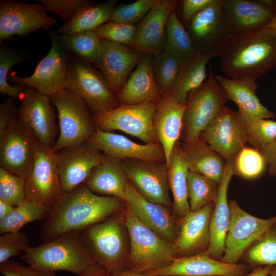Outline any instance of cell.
<instances>
[{"label":"cell","mask_w":276,"mask_h":276,"mask_svg":"<svg viewBox=\"0 0 276 276\" xmlns=\"http://www.w3.org/2000/svg\"><path fill=\"white\" fill-rule=\"evenodd\" d=\"M126 206L123 200L96 194L83 183L62 195L52 206L41 226V238L47 242L66 233L80 232L124 211Z\"/></svg>","instance_id":"1"},{"label":"cell","mask_w":276,"mask_h":276,"mask_svg":"<svg viewBox=\"0 0 276 276\" xmlns=\"http://www.w3.org/2000/svg\"><path fill=\"white\" fill-rule=\"evenodd\" d=\"M218 57L226 77L256 81L276 67V37L263 29L231 35Z\"/></svg>","instance_id":"2"},{"label":"cell","mask_w":276,"mask_h":276,"mask_svg":"<svg viewBox=\"0 0 276 276\" xmlns=\"http://www.w3.org/2000/svg\"><path fill=\"white\" fill-rule=\"evenodd\" d=\"M21 259L42 271L65 270L84 276L101 267L85 245L80 232H71L27 248Z\"/></svg>","instance_id":"3"},{"label":"cell","mask_w":276,"mask_h":276,"mask_svg":"<svg viewBox=\"0 0 276 276\" xmlns=\"http://www.w3.org/2000/svg\"><path fill=\"white\" fill-rule=\"evenodd\" d=\"M123 212L111 215L80 231L88 250L109 273L127 268L130 240Z\"/></svg>","instance_id":"4"},{"label":"cell","mask_w":276,"mask_h":276,"mask_svg":"<svg viewBox=\"0 0 276 276\" xmlns=\"http://www.w3.org/2000/svg\"><path fill=\"white\" fill-rule=\"evenodd\" d=\"M123 213L130 240L127 268L146 272L171 264L175 258L173 244L143 223L127 205Z\"/></svg>","instance_id":"5"},{"label":"cell","mask_w":276,"mask_h":276,"mask_svg":"<svg viewBox=\"0 0 276 276\" xmlns=\"http://www.w3.org/2000/svg\"><path fill=\"white\" fill-rule=\"evenodd\" d=\"M208 77L203 84L188 95L181 134L184 142L199 139L202 132L225 107L228 100L217 81L211 65Z\"/></svg>","instance_id":"6"},{"label":"cell","mask_w":276,"mask_h":276,"mask_svg":"<svg viewBox=\"0 0 276 276\" xmlns=\"http://www.w3.org/2000/svg\"><path fill=\"white\" fill-rule=\"evenodd\" d=\"M50 98L59 121V135L53 150L56 153L65 147L87 142L96 127L85 102L65 89Z\"/></svg>","instance_id":"7"},{"label":"cell","mask_w":276,"mask_h":276,"mask_svg":"<svg viewBox=\"0 0 276 276\" xmlns=\"http://www.w3.org/2000/svg\"><path fill=\"white\" fill-rule=\"evenodd\" d=\"M64 89L81 98L94 114L118 107L105 77L78 57L69 59Z\"/></svg>","instance_id":"8"},{"label":"cell","mask_w":276,"mask_h":276,"mask_svg":"<svg viewBox=\"0 0 276 276\" xmlns=\"http://www.w3.org/2000/svg\"><path fill=\"white\" fill-rule=\"evenodd\" d=\"M52 47L49 53L38 62L33 73L22 77L12 72L8 79L17 85L34 88L50 97L64 89L67 74L69 53L60 34L50 32Z\"/></svg>","instance_id":"9"},{"label":"cell","mask_w":276,"mask_h":276,"mask_svg":"<svg viewBox=\"0 0 276 276\" xmlns=\"http://www.w3.org/2000/svg\"><path fill=\"white\" fill-rule=\"evenodd\" d=\"M155 102L118 106L94 114L96 127L110 132L120 130L135 136L145 144L155 143Z\"/></svg>","instance_id":"10"},{"label":"cell","mask_w":276,"mask_h":276,"mask_svg":"<svg viewBox=\"0 0 276 276\" xmlns=\"http://www.w3.org/2000/svg\"><path fill=\"white\" fill-rule=\"evenodd\" d=\"M27 199L53 206L62 195L61 181L53 148L38 143L32 169L26 179Z\"/></svg>","instance_id":"11"},{"label":"cell","mask_w":276,"mask_h":276,"mask_svg":"<svg viewBox=\"0 0 276 276\" xmlns=\"http://www.w3.org/2000/svg\"><path fill=\"white\" fill-rule=\"evenodd\" d=\"M229 206L230 221L221 261L237 264L251 244L269 227L276 224V217L257 218L242 209L235 200H230Z\"/></svg>","instance_id":"12"},{"label":"cell","mask_w":276,"mask_h":276,"mask_svg":"<svg viewBox=\"0 0 276 276\" xmlns=\"http://www.w3.org/2000/svg\"><path fill=\"white\" fill-rule=\"evenodd\" d=\"M43 5L20 1H0V42L14 36L22 37L39 29L48 30L57 19L47 14Z\"/></svg>","instance_id":"13"},{"label":"cell","mask_w":276,"mask_h":276,"mask_svg":"<svg viewBox=\"0 0 276 276\" xmlns=\"http://www.w3.org/2000/svg\"><path fill=\"white\" fill-rule=\"evenodd\" d=\"M199 139L232 165L247 143L245 125L238 112L226 107L202 132Z\"/></svg>","instance_id":"14"},{"label":"cell","mask_w":276,"mask_h":276,"mask_svg":"<svg viewBox=\"0 0 276 276\" xmlns=\"http://www.w3.org/2000/svg\"><path fill=\"white\" fill-rule=\"evenodd\" d=\"M19 100L18 118L33 131L39 143L53 148L58 130L51 98L25 86Z\"/></svg>","instance_id":"15"},{"label":"cell","mask_w":276,"mask_h":276,"mask_svg":"<svg viewBox=\"0 0 276 276\" xmlns=\"http://www.w3.org/2000/svg\"><path fill=\"white\" fill-rule=\"evenodd\" d=\"M191 36L198 52L221 50L232 35L222 5V0H214L189 20Z\"/></svg>","instance_id":"16"},{"label":"cell","mask_w":276,"mask_h":276,"mask_svg":"<svg viewBox=\"0 0 276 276\" xmlns=\"http://www.w3.org/2000/svg\"><path fill=\"white\" fill-rule=\"evenodd\" d=\"M38 143L33 131L18 118L0 138V167L26 179Z\"/></svg>","instance_id":"17"},{"label":"cell","mask_w":276,"mask_h":276,"mask_svg":"<svg viewBox=\"0 0 276 276\" xmlns=\"http://www.w3.org/2000/svg\"><path fill=\"white\" fill-rule=\"evenodd\" d=\"M121 162L128 180L142 197L172 210V201L169 194L166 164L134 159H126Z\"/></svg>","instance_id":"18"},{"label":"cell","mask_w":276,"mask_h":276,"mask_svg":"<svg viewBox=\"0 0 276 276\" xmlns=\"http://www.w3.org/2000/svg\"><path fill=\"white\" fill-rule=\"evenodd\" d=\"M56 155L62 195L83 184L104 157L87 142L65 147Z\"/></svg>","instance_id":"19"},{"label":"cell","mask_w":276,"mask_h":276,"mask_svg":"<svg viewBox=\"0 0 276 276\" xmlns=\"http://www.w3.org/2000/svg\"><path fill=\"white\" fill-rule=\"evenodd\" d=\"M232 35L263 29L276 12V1L222 0Z\"/></svg>","instance_id":"20"},{"label":"cell","mask_w":276,"mask_h":276,"mask_svg":"<svg viewBox=\"0 0 276 276\" xmlns=\"http://www.w3.org/2000/svg\"><path fill=\"white\" fill-rule=\"evenodd\" d=\"M125 202L143 223L167 241L174 243L179 224V219L175 217L171 209L145 199L128 180Z\"/></svg>","instance_id":"21"},{"label":"cell","mask_w":276,"mask_h":276,"mask_svg":"<svg viewBox=\"0 0 276 276\" xmlns=\"http://www.w3.org/2000/svg\"><path fill=\"white\" fill-rule=\"evenodd\" d=\"M214 203L193 212L179 220V232L173 243L175 258L205 252L210 242V220Z\"/></svg>","instance_id":"22"},{"label":"cell","mask_w":276,"mask_h":276,"mask_svg":"<svg viewBox=\"0 0 276 276\" xmlns=\"http://www.w3.org/2000/svg\"><path fill=\"white\" fill-rule=\"evenodd\" d=\"M251 270L243 264L224 263L203 252L175 258L169 265L146 272L154 276H244Z\"/></svg>","instance_id":"23"},{"label":"cell","mask_w":276,"mask_h":276,"mask_svg":"<svg viewBox=\"0 0 276 276\" xmlns=\"http://www.w3.org/2000/svg\"><path fill=\"white\" fill-rule=\"evenodd\" d=\"M87 142L103 154L121 160L134 159L157 163L165 158L162 146L155 142L138 144L122 135L97 127Z\"/></svg>","instance_id":"24"},{"label":"cell","mask_w":276,"mask_h":276,"mask_svg":"<svg viewBox=\"0 0 276 276\" xmlns=\"http://www.w3.org/2000/svg\"><path fill=\"white\" fill-rule=\"evenodd\" d=\"M102 51L95 66L101 70L114 94H118L127 81L132 68L138 64L141 53L126 45L101 39Z\"/></svg>","instance_id":"25"},{"label":"cell","mask_w":276,"mask_h":276,"mask_svg":"<svg viewBox=\"0 0 276 276\" xmlns=\"http://www.w3.org/2000/svg\"><path fill=\"white\" fill-rule=\"evenodd\" d=\"M177 3L159 0L150 9L137 28L136 38L131 45L135 51L145 54L158 53L165 42L168 17Z\"/></svg>","instance_id":"26"},{"label":"cell","mask_w":276,"mask_h":276,"mask_svg":"<svg viewBox=\"0 0 276 276\" xmlns=\"http://www.w3.org/2000/svg\"><path fill=\"white\" fill-rule=\"evenodd\" d=\"M215 77L228 99L237 105L244 125L258 119L274 118V113L263 105L258 97L256 81L234 79L220 75H215Z\"/></svg>","instance_id":"27"},{"label":"cell","mask_w":276,"mask_h":276,"mask_svg":"<svg viewBox=\"0 0 276 276\" xmlns=\"http://www.w3.org/2000/svg\"><path fill=\"white\" fill-rule=\"evenodd\" d=\"M187 105L179 104L169 94L156 105L154 127L156 137L162 147L166 165H169L172 151L181 134Z\"/></svg>","instance_id":"28"},{"label":"cell","mask_w":276,"mask_h":276,"mask_svg":"<svg viewBox=\"0 0 276 276\" xmlns=\"http://www.w3.org/2000/svg\"><path fill=\"white\" fill-rule=\"evenodd\" d=\"M235 172L233 165L226 162L225 171L220 184L217 198L210 220V242L205 252L209 257L221 261L225 248V239L230 221L227 191Z\"/></svg>","instance_id":"29"},{"label":"cell","mask_w":276,"mask_h":276,"mask_svg":"<svg viewBox=\"0 0 276 276\" xmlns=\"http://www.w3.org/2000/svg\"><path fill=\"white\" fill-rule=\"evenodd\" d=\"M128 179L121 160L104 154L83 184L94 193L113 196L125 201Z\"/></svg>","instance_id":"30"},{"label":"cell","mask_w":276,"mask_h":276,"mask_svg":"<svg viewBox=\"0 0 276 276\" xmlns=\"http://www.w3.org/2000/svg\"><path fill=\"white\" fill-rule=\"evenodd\" d=\"M152 54L142 57L135 70L117 94L118 101L123 105L155 102L159 97L153 76Z\"/></svg>","instance_id":"31"},{"label":"cell","mask_w":276,"mask_h":276,"mask_svg":"<svg viewBox=\"0 0 276 276\" xmlns=\"http://www.w3.org/2000/svg\"><path fill=\"white\" fill-rule=\"evenodd\" d=\"M188 163L189 171L203 175L220 183L226 161L204 141L199 139L180 145Z\"/></svg>","instance_id":"32"},{"label":"cell","mask_w":276,"mask_h":276,"mask_svg":"<svg viewBox=\"0 0 276 276\" xmlns=\"http://www.w3.org/2000/svg\"><path fill=\"white\" fill-rule=\"evenodd\" d=\"M218 57L214 52H198L192 58L182 63L176 80L169 95L179 104L186 105L188 95L206 79V66L212 58Z\"/></svg>","instance_id":"33"},{"label":"cell","mask_w":276,"mask_h":276,"mask_svg":"<svg viewBox=\"0 0 276 276\" xmlns=\"http://www.w3.org/2000/svg\"><path fill=\"white\" fill-rule=\"evenodd\" d=\"M169 188L173 197L172 212L180 219L190 212L188 194V163L180 145L177 142L167 167Z\"/></svg>","instance_id":"34"},{"label":"cell","mask_w":276,"mask_h":276,"mask_svg":"<svg viewBox=\"0 0 276 276\" xmlns=\"http://www.w3.org/2000/svg\"><path fill=\"white\" fill-rule=\"evenodd\" d=\"M116 2L110 0L97 4L91 3L83 7L70 21L59 28L57 32L62 35H72L94 31L110 20Z\"/></svg>","instance_id":"35"},{"label":"cell","mask_w":276,"mask_h":276,"mask_svg":"<svg viewBox=\"0 0 276 276\" xmlns=\"http://www.w3.org/2000/svg\"><path fill=\"white\" fill-rule=\"evenodd\" d=\"M164 44L165 51L183 62L192 58L198 53L191 36L185 29L174 10L167 20Z\"/></svg>","instance_id":"36"},{"label":"cell","mask_w":276,"mask_h":276,"mask_svg":"<svg viewBox=\"0 0 276 276\" xmlns=\"http://www.w3.org/2000/svg\"><path fill=\"white\" fill-rule=\"evenodd\" d=\"M239 263L251 269L276 266V224L269 227L246 250Z\"/></svg>","instance_id":"37"},{"label":"cell","mask_w":276,"mask_h":276,"mask_svg":"<svg viewBox=\"0 0 276 276\" xmlns=\"http://www.w3.org/2000/svg\"><path fill=\"white\" fill-rule=\"evenodd\" d=\"M52 208L27 199L22 204L15 206L8 216L0 220V233L20 231L24 226L30 222L44 221L49 216Z\"/></svg>","instance_id":"38"},{"label":"cell","mask_w":276,"mask_h":276,"mask_svg":"<svg viewBox=\"0 0 276 276\" xmlns=\"http://www.w3.org/2000/svg\"><path fill=\"white\" fill-rule=\"evenodd\" d=\"M67 50L77 57L89 63H96L102 51L101 39L94 31H88L72 35L60 34Z\"/></svg>","instance_id":"39"},{"label":"cell","mask_w":276,"mask_h":276,"mask_svg":"<svg viewBox=\"0 0 276 276\" xmlns=\"http://www.w3.org/2000/svg\"><path fill=\"white\" fill-rule=\"evenodd\" d=\"M187 184L190 212H193L215 202L220 183L203 175L189 171Z\"/></svg>","instance_id":"40"},{"label":"cell","mask_w":276,"mask_h":276,"mask_svg":"<svg viewBox=\"0 0 276 276\" xmlns=\"http://www.w3.org/2000/svg\"><path fill=\"white\" fill-rule=\"evenodd\" d=\"M27 53L16 49L10 48L3 42L0 45V93L7 95L14 100L19 99L23 93L25 86L12 85L8 82V73L15 64L26 62L29 59Z\"/></svg>","instance_id":"41"},{"label":"cell","mask_w":276,"mask_h":276,"mask_svg":"<svg viewBox=\"0 0 276 276\" xmlns=\"http://www.w3.org/2000/svg\"><path fill=\"white\" fill-rule=\"evenodd\" d=\"M182 63L177 57L165 51L155 54L153 72L156 85L159 91L169 94Z\"/></svg>","instance_id":"42"},{"label":"cell","mask_w":276,"mask_h":276,"mask_svg":"<svg viewBox=\"0 0 276 276\" xmlns=\"http://www.w3.org/2000/svg\"><path fill=\"white\" fill-rule=\"evenodd\" d=\"M266 164L265 159L259 151L246 146L237 155L233 165L235 175L250 179L261 175Z\"/></svg>","instance_id":"43"},{"label":"cell","mask_w":276,"mask_h":276,"mask_svg":"<svg viewBox=\"0 0 276 276\" xmlns=\"http://www.w3.org/2000/svg\"><path fill=\"white\" fill-rule=\"evenodd\" d=\"M0 200L13 206L27 200L26 179L0 167Z\"/></svg>","instance_id":"44"},{"label":"cell","mask_w":276,"mask_h":276,"mask_svg":"<svg viewBox=\"0 0 276 276\" xmlns=\"http://www.w3.org/2000/svg\"><path fill=\"white\" fill-rule=\"evenodd\" d=\"M247 143L259 151L276 140V121L258 119L245 124Z\"/></svg>","instance_id":"45"},{"label":"cell","mask_w":276,"mask_h":276,"mask_svg":"<svg viewBox=\"0 0 276 276\" xmlns=\"http://www.w3.org/2000/svg\"><path fill=\"white\" fill-rule=\"evenodd\" d=\"M159 0H138L132 3L116 6L110 20L114 22L134 25L142 20L150 9Z\"/></svg>","instance_id":"46"},{"label":"cell","mask_w":276,"mask_h":276,"mask_svg":"<svg viewBox=\"0 0 276 276\" xmlns=\"http://www.w3.org/2000/svg\"><path fill=\"white\" fill-rule=\"evenodd\" d=\"M94 31L101 38L125 45H131L136 35L134 25L108 21Z\"/></svg>","instance_id":"47"},{"label":"cell","mask_w":276,"mask_h":276,"mask_svg":"<svg viewBox=\"0 0 276 276\" xmlns=\"http://www.w3.org/2000/svg\"><path fill=\"white\" fill-rule=\"evenodd\" d=\"M29 247L28 238L20 231L2 234L0 236V264L21 255Z\"/></svg>","instance_id":"48"},{"label":"cell","mask_w":276,"mask_h":276,"mask_svg":"<svg viewBox=\"0 0 276 276\" xmlns=\"http://www.w3.org/2000/svg\"><path fill=\"white\" fill-rule=\"evenodd\" d=\"M47 11L59 15L63 24L70 21L83 7L91 2L87 0H40Z\"/></svg>","instance_id":"49"},{"label":"cell","mask_w":276,"mask_h":276,"mask_svg":"<svg viewBox=\"0 0 276 276\" xmlns=\"http://www.w3.org/2000/svg\"><path fill=\"white\" fill-rule=\"evenodd\" d=\"M0 272L4 276H56V272L45 271L31 266H24L15 261L8 260L0 264Z\"/></svg>","instance_id":"50"},{"label":"cell","mask_w":276,"mask_h":276,"mask_svg":"<svg viewBox=\"0 0 276 276\" xmlns=\"http://www.w3.org/2000/svg\"><path fill=\"white\" fill-rule=\"evenodd\" d=\"M18 119V108L14 104V100L7 97L0 104V138Z\"/></svg>","instance_id":"51"},{"label":"cell","mask_w":276,"mask_h":276,"mask_svg":"<svg viewBox=\"0 0 276 276\" xmlns=\"http://www.w3.org/2000/svg\"><path fill=\"white\" fill-rule=\"evenodd\" d=\"M214 0H183L181 2V12L184 18L190 20L197 12L209 6Z\"/></svg>","instance_id":"52"},{"label":"cell","mask_w":276,"mask_h":276,"mask_svg":"<svg viewBox=\"0 0 276 276\" xmlns=\"http://www.w3.org/2000/svg\"><path fill=\"white\" fill-rule=\"evenodd\" d=\"M269 166V172L272 175L276 169V140L259 150Z\"/></svg>","instance_id":"53"},{"label":"cell","mask_w":276,"mask_h":276,"mask_svg":"<svg viewBox=\"0 0 276 276\" xmlns=\"http://www.w3.org/2000/svg\"><path fill=\"white\" fill-rule=\"evenodd\" d=\"M110 276H154L146 272H139L129 268L109 273Z\"/></svg>","instance_id":"54"},{"label":"cell","mask_w":276,"mask_h":276,"mask_svg":"<svg viewBox=\"0 0 276 276\" xmlns=\"http://www.w3.org/2000/svg\"><path fill=\"white\" fill-rule=\"evenodd\" d=\"M273 266H261L255 267L244 276H268Z\"/></svg>","instance_id":"55"},{"label":"cell","mask_w":276,"mask_h":276,"mask_svg":"<svg viewBox=\"0 0 276 276\" xmlns=\"http://www.w3.org/2000/svg\"><path fill=\"white\" fill-rule=\"evenodd\" d=\"M14 206L0 200V220L8 216L14 209Z\"/></svg>","instance_id":"56"},{"label":"cell","mask_w":276,"mask_h":276,"mask_svg":"<svg viewBox=\"0 0 276 276\" xmlns=\"http://www.w3.org/2000/svg\"><path fill=\"white\" fill-rule=\"evenodd\" d=\"M263 29L276 37V12L273 18Z\"/></svg>","instance_id":"57"},{"label":"cell","mask_w":276,"mask_h":276,"mask_svg":"<svg viewBox=\"0 0 276 276\" xmlns=\"http://www.w3.org/2000/svg\"><path fill=\"white\" fill-rule=\"evenodd\" d=\"M84 276H110L109 272L102 267H98L88 272Z\"/></svg>","instance_id":"58"},{"label":"cell","mask_w":276,"mask_h":276,"mask_svg":"<svg viewBox=\"0 0 276 276\" xmlns=\"http://www.w3.org/2000/svg\"><path fill=\"white\" fill-rule=\"evenodd\" d=\"M268 276H276V266H273Z\"/></svg>","instance_id":"59"},{"label":"cell","mask_w":276,"mask_h":276,"mask_svg":"<svg viewBox=\"0 0 276 276\" xmlns=\"http://www.w3.org/2000/svg\"><path fill=\"white\" fill-rule=\"evenodd\" d=\"M272 175H274V176H276V169H275V170H274V171L273 172Z\"/></svg>","instance_id":"60"},{"label":"cell","mask_w":276,"mask_h":276,"mask_svg":"<svg viewBox=\"0 0 276 276\" xmlns=\"http://www.w3.org/2000/svg\"><path fill=\"white\" fill-rule=\"evenodd\" d=\"M167 276H175V275H167Z\"/></svg>","instance_id":"61"}]
</instances>
